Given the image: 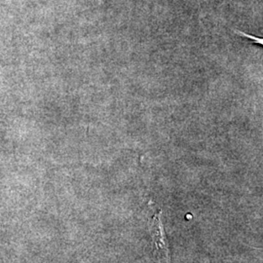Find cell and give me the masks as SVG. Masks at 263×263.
<instances>
[{"mask_svg": "<svg viewBox=\"0 0 263 263\" xmlns=\"http://www.w3.org/2000/svg\"><path fill=\"white\" fill-rule=\"evenodd\" d=\"M151 231L157 261L158 263H171L169 243L162 222V212L160 210L152 216Z\"/></svg>", "mask_w": 263, "mask_h": 263, "instance_id": "obj_1", "label": "cell"}]
</instances>
